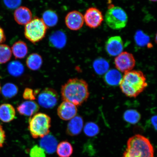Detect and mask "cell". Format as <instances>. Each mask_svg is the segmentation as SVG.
<instances>
[{
    "label": "cell",
    "mask_w": 157,
    "mask_h": 157,
    "mask_svg": "<svg viewBox=\"0 0 157 157\" xmlns=\"http://www.w3.org/2000/svg\"><path fill=\"white\" fill-rule=\"evenodd\" d=\"M61 94L63 101L71 103L76 106L81 105L89 97L88 84L81 78H70L62 86Z\"/></svg>",
    "instance_id": "cell-1"
},
{
    "label": "cell",
    "mask_w": 157,
    "mask_h": 157,
    "mask_svg": "<svg viewBox=\"0 0 157 157\" xmlns=\"http://www.w3.org/2000/svg\"><path fill=\"white\" fill-rule=\"evenodd\" d=\"M122 93L127 97L136 98L148 86L147 78L140 71L125 72L119 83Z\"/></svg>",
    "instance_id": "cell-2"
},
{
    "label": "cell",
    "mask_w": 157,
    "mask_h": 157,
    "mask_svg": "<svg viewBox=\"0 0 157 157\" xmlns=\"http://www.w3.org/2000/svg\"><path fill=\"white\" fill-rule=\"evenodd\" d=\"M123 157H154V147L148 138L136 135L128 140Z\"/></svg>",
    "instance_id": "cell-3"
},
{
    "label": "cell",
    "mask_w": 157,
    "mask_h": 157,
    "mask_svg": "<svg viewBox=\"0 0 157 157\" xmlns=\"http://www.w3.org/2000/svg\"><path fill=\"white\" fill-rule=\"evenodd\" d=\"M51 127V117L44 113H36L29 120L28 128L34 139L42 138L48 135Z\"/></svg>",
    "instance_id": "cell-4"
},
{
    "label": "cell",
    "mask_w": 157,
    "mask_h": 157,
    "mask_svg": "<svg viewBox=\"0 0 157 157\" xmlns=\"http://www.w3.org/2000/svg\"><path fill=\"white\" fill-rule=\"evenodd\" d=\"M105 19L110 28L119 30L126 26L128 17L126 12L121 8L111 5L105 13Z\"/></svg>",
    "instance_id": "cell-5"
},
{
    "label": "cell",
    "mask_w": 157,
    "mask_h": 157,
    "mask_svg": "<svg viewBox=\"0 0 157 157\" xmlns=\"http://www.w3.org/2000/svg\"><path fill=\"white\" fill-rule=\"evenodd\" d=\"M48 27L42 19L34 17L25 25V38L33 44H36L44 38Z\"/></svg>",
    "instance_id": "cell-6"
},
{
    "label": "cell",
    "mask_w": 157,
    "mask_h": 157,
    "mask_svg": "<svg viewBox=\"0 0 157 157\" xmlns=\"http://www.w3.org/2000/svg\"><path fill=\"white\" fill-rule=\"evenodd\" d=\"M59 99L57 92L53 88H47L39 94V105L46 109H52L57 104Z\"/></svg>",
    "instance_id": "cell-7"
},
{
    "label": "cell",
    "mask_w": 157,
    "mask_h": 157,
    "mask_svg": "<svg viewBox=\"0 0 157 157\" xmlns=\"http://www.w3.org/2000/svg\"><path fill=\"white\" fill-rule=\"evenodd\" d=\"M115 64L119 71L125 73L132 70L136 64V61L132 54L124 52H121L115 58Z\"/></svg>",
    "instance_id": "cell-8"
},
{
    "label": "cell",
    "mask_w": 157,
    "mask_h": 157,
    "mask_svg": "<svg viewBox=\"0 0 157 157\" xmlns=\"http://www.w3.org/2000/svg\"><path fill=\"white\" fill-rule=\"evenodd\" d=\"M83 17L86 25L91 29H96L100 26L104 20L102 13L95 7L88 9Z\"/></svg>",
    "instance_id": "cell-9"
},
{
    "label": "cell",
    "mask_w": 157,
    "mask_h": 157,
    "mask_svg": "<svg viewBox=\"0 0 157 157\" xmlns=\"http://www.w3.org/2000/svg\"><path fill=\"white\" fill-rule=\"evenodd\" d=\"M124 49L123 40L120 36H114L108 39L105 44V50L109 56H117L122 52Z\"/></svg>",
    "instance_id": "cell-10"
},
{
    "label": "cell",
    "mask_w": 157,
    "mask_h": 157,
    "mask_svg": "<svg viewBox=\"0 0 157 157\" xmlns=\"http://www.w3.org/2000/svg\"><path fill=\"white\" fill-rule=\"evenodd\" d=\"M84 23L83 16L79 11H73L70 12L66 16V25L71 30H79L83 27Z\"/></svg>",
    "instance_id": "cell-11"
},
{
    "label": "cell",
    "mask_w": 157,
    "mask_h": 157,
    "mask_svg": "<svg viewBox=\"0 0 157 157\" xmlns=\"http://www.w3.org/2000/svg\"><path fill=\"white\" fill-rule=\"evenodd\" d=\"M76 106L68 101H63L57 109V114L60 118L64 121L70 120L75 117L77 113Z\"/></svg>",
    "instance_id": "cell-12"
},
{
    "label": "cell",
    "mask_w": 157,
    "mask_h": 157,
    "mask_svg": "<svg viewBox=\"0 0 157 157\" xmlns=\"http://www.w3.org/2000/svg\"><path fill=\"white\" fill-rule=\"evenodd\" d=\"M39 105L34 101L23 102L17 108V111L21 115L31 117L36 113L39 109Z\"/></svg>",
    "instance_id": "cell-13"
},
{
    "label": "cell",
    "mask_w": 157,
    "mask_h": 157,
    "mask_svg": "<svg viewBox=\"0 0 157 157\" xmlns=\"http://www.w3.org/2000/svg\"><path fill=\"white\" fill-rule=\"evenodd\" d=\"M15 20L18 24L26 25L32 18V14L30 9L25 6L19 7L14 13Z\"/></svg>",
    "instance_id": "cell-14"
},
{
    "label": "cell",
    "mask_w": 157,
    "mask_h": 157,
    "mask_svg": "<svg viewBox=\"0 0 157 157\" xmlns=\"http://www.w3.org/2000/svg\"><path fill=\"white\" fill-rule=\"evenodd\" d=\"M39 144L45 152L48 154H52L56 151L58 141L53 135L48 134L41 139Z\"/></svg>",
    "instance_id": "cell-15"
},
{
    "label": "cell",
    "mask_w": 157,
    "mask_h": 157,
    "mask_svg": "<svg viewBox=\"0 0 157 157\" xmlns=\"http://www.w3.org/2000/svg\"><path fill=\"white\" fill-rule=\"evenodd\" d=\"M83 126V121L82 118L77 116L73 118L68 124L66 132L70 136H77L81 132Z\"/></svg>",
    "instance_id": "cell-16"
},
{
    "label": "cell",
    "mask_w": 157,
    "mask_h": 157,
    "mask_svg": "<svg viewBox=\"0 0 157 157\" xmlns=\"http://www.w3.org/2000/svg\"><path fill=\"white\" fill-rule=\"evenodd\" d=\"M67 36L62 31L58 30L53 33L49 37V41L51 46L60 49L66 46Z\"/></svg>",
    "instance_id": "cell-17"
},
{
    "label": "cell",
    "mask_w": 157,
    "mask_h": 157,
    "mask_svg": "<svg viewBox=\"0 0 157 157\" xmlns=\"http://www.w3.org/2000/svg\"><path fill=\"white\" fill-rule=\"evenodd\" d=\"M16 111L11 104L5 103L0 105V120L4 123H9L14 119Z\"/></svg>",
    "instance_id": "cell-18"
},
{
    "label": "cell",
    "mask_w": 157,
    "mask_h": 157,
    "mask_svg": "<svg viewBox=\"0 0 157 157\" xmlns=\"http://www.w3.org/2000/svg\"><path fill=\"white\" fill-rule=\"evenodd\" d=\"M12 52L16 59L24 58L28 53V49L25 43L22 41L16 42L12 47Z\"/></svg>",
    "instance_id": "cell-19"
},
{
    "label": "cell",
    "mask_w": 157,
    "mask_h": 157,
    "mask_svg": "<svg viewBox=\"0 0 157 157\" xmlns=\"http://www.w3.org/2000/svg\"><path fill=\"white\" fill-rule=\"evenodd\" d=\"M26 64L29 69L33 71L38 70L43 64L42 56L38 54H31L27 57Z\"/></svg>",
    "instance_id": "cell-20"
},
{
    "label": "cell",
    "mask_w": 157,
    "mask_h": 157,
    "mask_svg": "<svg viewBox=\"0 0 157 157\" xmlns=\"http://www.w3.org/2000/svg\"><path fill=\"white\" fill-rule=\"evenodd\" d=\"M56 151L59 157H70L73 152V148L70 143L64 141L59 143Z\"/></svg>",
    "instance_id": "cell-21"
},
{
    "label": "cell",
    "mask_w": 157,
    "mask_h": 157,
    "mask_svg": "<svg viewBox=\"0 0 157 157\" xmlns=\"http://www.w3.org/2000/svg\"><path fill=\"white\" fill-rule=\"evenodd\" d=\"M42 20L47 27H53L58 22L57 14L53 10H48L44 12L42 15Z\"/></svg>",
    "instance_id": "cell-22"
},
{
    "label": "cell",
    "mask_w": 157,
    "mask_h": 157,
    "mask_svg": "<svg viewBox=\"0 0 157 157\" xmlns=\"http://www.w3.org/2000/svg\"><path fill=\"white\" fill-rule=\"evenodd\" d=\"M105 78V82L109 85L116 86L119 84L122 76L119 71L111 70L106 72Z\"/></svg>",
    "instance_id": "cell-23"
},
{
    "label": "cell",
    "mask_w": 157,
    "mask_h": 157,
    "mask_svg": "<svg viewBox=\"0 0 157 157\" xmlns=\"http://www.w3.org/2000/svg\"><path fill=\"white\" fill-rule=\"evenodd\" d=\"M134 40L137 46L139 47L147 46L148 48L152 47V44L150 43V37L142 30H137L135 33Z\"/></svg>",
    "instance_id": "cell-24"
},
{
    "label": "cell",
    "mask_w": 157,
    "mask_h": 157,
    "mask_svg": "<svg viewBox=\"0 0 157 157\" xmlns=\"http://www.w3.org/2000/svg\"><path fill=\"white\" fill-rule=\"evenodd\" d=\"M7 70L11 75L18 77L24 73L25 68L23 64L18 61H13L8 65Z\"/></svg>",
    "instance_id": "cell-25"
},
{
    "label": "cell",
    "mask_w": 157,
    "mask_h": 157,
    "mask_svg": "<svg viewBox=\"0 0 157 157\" xmlns=\"http://www.w3.org/2000/svg\"><path fill=\"white\" fill-rule=\"evenodd\" d=\"M93 66L96 73L100 75L106 73L109 67V62L103 58L96 59L93 63Z\"/></svg>",
    "instance_id": "cell-26"
},
{
    "label": "cell",
    "mask_w": 157,
    "mask_h": 157,
    "mask_svg": "<svg viewBox=\"0 0 157 157\" xmlns=\"http://www.w3.org/2000/svg\"><path fill=\"white\" fill-rule=\"evenodd\" d=\"M18 88L15 84L7 83L5 84L2 90V95L6 98H11L14 97L18 93Z\"/></svg>",
    "instance_id": "cell-27"
},
{
    "label": "cell",
    "mask_w": 157,
    "mask_h": 157,
    "mask_svg": "<svg viewBox=\"0 0 157 157\" xmlns=\"http://www.w3.org/2000/svg\"><path fill=\"white\" fill-rule=\"evenodd\" d=\"M11 49L8 45L0 44V64H4L10 60L12 56Z\"/></svg>",
    "instance_id": "cell-28"
},
{
    "label": "cell",
    "mask_w": 157,
    "mask_h": 157,
    "mask_svg": "<svg viewBox=\"0 0 157 157\" xmlns=\"http://www.w3.org/2000/svg\"><path fill=\"white\" fill-rule=\"evenodd\" d=\"M123 117L125 121L127 122L135 124L140 120L141 115L135 110L129 109L125 112Z\"/></svg>",
    "instance_id": "cell-29"
},
{
    "label": "cell",
    "mask_w": 157,
    "mask_h": 157,
    "mask_svg": "<svg viewBox=\"0 0 157 157\" xmlns=\"http://www.w3.org/2000/svg\"><path fill=\"white\" fill-rule=\"evenodd\" d=\"M84 132L88 137L95 136L99 132V127L95 123H88L84 127Z\"/></svg>",
    "instance_id": "cell-30"
},
{
    "label": "cell",
    "mask_w": 157,
    "mask_h": 157,
    "mask_svg": "<svg viewBox=\"0 0 157 157\" xmlns=\"http://www.w3.org/2000/svg\"><path fill=\"white\" fill-rule=\"evenodd\" d=\"M39 90L34 91L31 88H25L23 94V97L27 101H34L36 99V96L39 93Z\"/></svg>",
    "instance_id": "cell-31"
},
{
    "label": "cell",
    "mask_w": 157,
    "mask_h": 157,
    "mask_svg": "<svg viewBox=\"0 0 157 157\" xmlns=\"http://www.w3.org/2000/svg\"><path fill=\"white\" fill-rule=\"evenodd\" d=\"M30 157H46L44 151L37 145H35L31 149L29 152Z\"/></svg>",
    "instance_id": "cell-32"
},
{
    "label": "cell",
    "mask_w": 157,
    "mask_h": 157,
    "mask_svg": "<svg viewBox=\"0 0 157 157\" xmlns=\"http://www.w3.org/2000/svg\"><path fill=\"white\" fill-rule=\"evenodd\" d=\"M4 5L7 8L13 10L17 8L21 5L22 0H3Z\"/></svg>",
    "instance_id": "cell-33"
},
{
    "label": "cell",
    "mask_w": 157,
    "mask_h": 157,
    "mask_svg": "<svg viewBox=\"0 0 157 157\" xmlns=\"http://www.w3.org/2000/svg\"><path fill=\"white\" fill-rule=\"evenodd\" d=\"M6 134L2 125L0 124V148L2 147L6 139Z\"/></svg>",
    "instance_id": "cell-34"
},
{
    "label": "cell",
    "mask_w": 157,
    "mask_h": 157,
    "mask_svg": "<svg viewBox=\"0 0 157 157\" xmlns=\"http://www.w3.org/2000/svg\"><path fill=\"white\" fill-rule=\"evenodd\" d=\"M6 40V37L3 29L0 26V44L5 42Z\"/></svg>",
    "instance_id": "cell-35"
},
{
    "label": "cell",
    "mask_w": 157,
    "mask_h": 157,
    "mask_svg": "<svg viewBox=\"0 0 157 157\" xmlns=\"http://www.w3.org/2000/svg\"><path fill=\"white\" fill-rule=\"evenodd\" d=\"M157 117L156 116H155L153 117L151 119V122L152 125L153 127L154 128L155 130L157 129Z\"/></svg>",
    "instance_id": "cell-36"
},
{
    "label": "cell",
    "mask_w": 157,
    "mask_h": 157,
    "mask_svg": "<svg viewBox=\"0 0 157 157\" xmlns=\"http://www.w3.org/2000/svg\"><path fill=\"white\" fill-rule=\"evenodd\" d=\"M149 1L153 2H156L157 0H149Z\"/></svg>",
    "instance_id": "cell-37"
},
{
    "label": "cell",
    "mask_w": 157,
    "mask_h": 157,
    "mask_svg": "<svg viewBox=\"0 0 157 157\" xmlns=\"http://www.w3.org/2000/svg\"><path fill=\"white\" fill-rule=\"evenodd\" d=\"M1 85H0V93H1Z\"/></svg>",
    "instance_id": "cell-38"
}]
</instances>
